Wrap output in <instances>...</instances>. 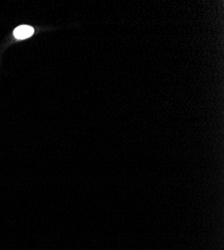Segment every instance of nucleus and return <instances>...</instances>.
Masks as SVG:
<instances>
[{
	"label": "nucleus",
	"mask_w": 224,
	"mask_h": 250,
	"mask_svg": "<svg viewBox=\"0 0 224 250\" xmlns=\"http://www.w3.org/2000/svg\"><path fill=\"white\" fill-rule=\"evenodd\" d=\"M33 28L27 25H22L14 29L13 35L17 39H25L33 34Z\"/></svg>",
	"instance_id": "f257e3e1"
}]
</instances>
